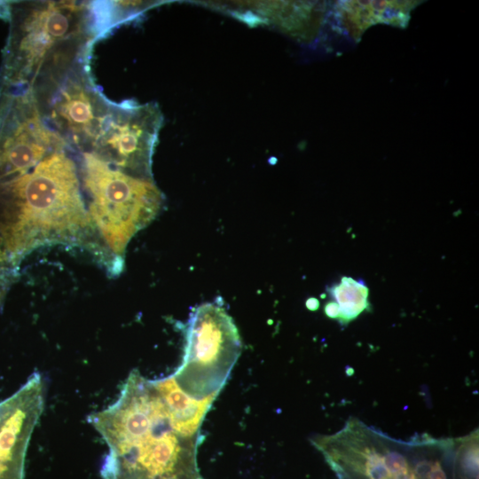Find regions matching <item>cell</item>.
Here are the masks:
<instances>
[{
	"mask_svg": "<svg viewBox=\"0 0 479 479\" xmlns=\"http://www.w3.org/2000/svg\"><path fill=\"white\" fill-rule=\"evenodd\" d=\"M77 158L96 237L101 240L107 256L114 262L122 261L130 240L160 212L162 193L152 179L123 173L92 153H79Z\"/></svg>",
	"mask_w": 479,
	"mask_h": 479,
	"instance_id": "3",
	"label": "cell"
},
{
	"mask_svg": "<svg viewBox=\"0 0 479 479\" xmlns=\"http://www.w3.org/2000/svg\"><path fill=\"white\" fill-rule=\"evenodd\" d=\"M417 4L412 1L346 2L340 4V12L344 24H349L351 33L356 34L379 22L404 25L409 12Z\"/></svg>",
	"mask_w": 479,
	"mask_h": 479,
	"instance_id": "10",
	"label": "cell"
},
{
	"mask_svg": "<svg viewBox=\"0 0 479 479\" xmlns=\"http://www.w3.org/2000/svg\"><path fill=\"white\" fill-rule=\"evenodd\" d=\"M67 151L0 185V242L17 266L33 250L54 244L86 246L101 255L77 163Z\"/></svg>",
	"mask_w": 479,
	"mask_h": 479,
	"instance_id": "1",
	"label": "cell"
},
{
	"mask_svg": "<svg viewBox=\"0 0 479 479\" xmlns=\"http://www.w3.org/2000/svg\"><path fill=\"white\" fill-rule=\"evenodd\" d=\"M383 460L391 475L396 476L411 470L406 458L399 452L387 450L383 456Z\"/></svg>",
	"mask_w": 479,
	"mask_h": 479,
	"instance_id": "14",
	"label": "cell"
},
{
	"mask_svg": "<svg viewBox=\"0 0 479 479\" xmlns=\"http://www.w3.org/2000/svg\"><path fill=\"white\" fill-rule=\"evenodd\" d=\"M66 150L65 142L41 118L29 88L0 89V185Z\"/></svg>",
	"mask_w": 479,
	"mask_h": 479,
	"instance_id": "6",
	"label": "cell"
},
{
	"mask_svg": "<svg viewBox=\"0 0 479 479\" xmlns=\"http://www.w3.org/2000/svg\"><path fill=\"white\" fill-rule=\"evenodd\" d=\"M10 30L0 89H27L57 70L88 57L97 35L88 2L20 1L6 9Z\"/></svg>",
	"mask_w": 479,
	"mask_h": 479,
	"instance_id": "2",
	"label": "cell"
},
{
	"mask_svg": "<svg viewBox=\"0 0 479 479\" xmlns=\"http://www.w3.org/2000/svg\"><path fill=\"white\" fill-rule=\"evenodd\" d=\"M240 349L239 332L226 310L215 302L201 304L189 319L184 359L172 377L194 399L216 398Z\"/></svg>",
	"mask_w": 479,
	"mask_h": 479,
	"instance_id": "5",
	"label": "cell"
},
{
	"mask_svg": "<svg viewBox=\"0 0 479 479\" xmlns=\"http://www.w3.org/2000/svg\"><path fill=\"white\" fill-rule=\"evenodd\" d=\"M154 384L169 411L172 424L181 434L198 435L204 417L215 398L197 400L185 394L172 375Z\"/></svg>",
	"mask_w": 479,
	"mask_h": 479,
	"instance_id": "9",
	"label": "cell"
},
{
	"mask_svg": "<svg viewBox=\"0 0 479 479\" xmlns=\"http://www.w3.org/2000/svg\"><path fill=\"white\" fill-rule=\"evenodd\" d=\"M362 454L365 457L363 469L368 479H391L392 475L385 466L383 456L367 448Z\"/></svg>",
	"mask_w": 479,
	"mask_h": 479,
	"instance_id": "13",
	"label": "cell"
},
{
	"mask_svg": "<svg viewBox=\"0 0 479 479\" xmlns=\"http://www.w3.org/2000/svg\"><path fill=\"white\" fill-rule=\"evenodd\" d=\"M17 269L18 266L0 242V306L3 305L10 287L17 278Z\"/></svg>",
	"mask_w": 479,
	"mask_h": 479,
	"instance_id": "12",
	"label": "cell"
},
{
	"mask_svg": "<svg viewBox=\"0 0 479 479\" xmlns=\"http://www.w3.org/2000/svg\"><path fill=\"white\" fill-rule=\"evenodd\" d=\"M432 464L428 460H421L417 463L413 473L417 479H428Z\"/></svg>",
	"mask_w": 479,
	"mask_h": 479,
	"instance_id": "15",
	"label": "cell"
},
{
	"mask_svg": "<svg viewBox=\"0 0 479 479\" xmlns=\"http://www.w3.org/2000/svg\"><path fill=\"white\" fill-rule=\"evenodd\" d=\"M331 294L340 307V322L345 325L368 309V288L361 282L343 277L339 285L331 288Z\"/></svg>",
	"mask_w": 479,
	"mask_h": 479,
	"instance_id": "11",
	"label": "cell"
},
{
	"mask_svg": "<svg viewBox=\"0 0 479 479\" xmlns=\"http://www.w3.org/2000/svg\"><path fill=\"white\" fill-rule=\"evenodd\" d=\"M326 315L330 318H339L341 315V310L337 302L331 301L325 305L324 308Z\"/></svg>",
	"mask_w": 479,
	"mask_h": 479,
	"instance_id": "16",
	"label": "cell"
},
{
	"mask_svg": "<svg viewBox=\"0 0 479 479\" xmlns=\"http://www.w3.org/2000/svg\"><path fill=\"white\" fill-rule=\"evenodd\" d=\"M307 307L312 310H317L318 308V301L314 298L309 299L307 301Z\"/></svg>",
	"mask_w": 479,
	"mask_h": 479,
	"instance_id": "18",
	"label": "cell"
},
{
	"mask_svg": "<svg viewBox=\"0 0 479 479\" xmlns=\"http://www.w3.org/2000/svg\"><path fill=\"white\" fill-rule=\"evenodd\" d=\"M428 479H447L446 474L439 461H436L432 464Z\"/></svg>",
	"mask_w": 479,
	"mask_h": 479,
	"instance_id": "17",
	"label": "cell"
},
{
	"mask_svg": "<svg viewBox=\"0 0 479 479\" xmlns=\"http://www.w3.org/2000/svg\"><path fill=\"white\" fill-rule=\"evenodd\" d=\"M43 403V382L38 373L0 403V479H23L26 450Z\"/></svg>",
	"mask_w": 479,
	"mask_h": 479,
	"instance_id": "8",
	"label": "cell"
},
{
	"mask_svg": "<svg viewBox=\"0 0 479 479\" xmlns=\"http://www.w3.org/2000/svg\"><path fill=\"white\" fill-rule=\"evenodd\" d=\"M162 116L156 104L112 102L91 152L128 175L152 179V159Z\"/></svg>",
	"mask_w": 479,
	"mask_h": 479,
	"instance_id": "7",
	"label": "cell"
},
{
	"mask_svg": "<svg viewBox=\"0 0 479 479\" xmlns=\"http://www.w3.org/2000/svg\"><path fill=\"white\" fill-rule=\"evenodd\" d=\"M43 122L74 153H90L112 102L97 89L88 57L51 73L29 88Z\"/></svg>",
	"mask_w": 479,
	"mask_h": 479,
	"instance_id": "4",
	"label": "cell"
}]
</instances>
